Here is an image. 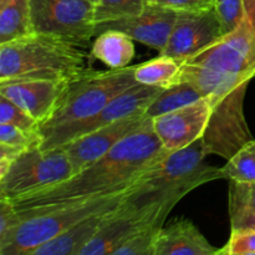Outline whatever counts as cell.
Returning <instances> with one entry per match:
<instances>
[{"mask_svg": "<svg viewBox=\"0 0 255 255\" xmlns=\"http://www.w3.org/2000/svg\"><path fill=\"white\" fill-rule=\"evenodd\" d=\"M223 179L242 183L255 182V139H251L227 159L221 168Z\"/></svg>", "mask_w": 255, "mask_h": 255, "instance_id": "cb8c5ba5", "label": "cell"}, {"mask_svg": "<svg viewBox=\"0 0 255 255\" xmlns=\"http://www.w3.org/2000/svg\"><path fill=\"white\" fill-rule=\"evenodd\" d=\"M224 36L216 10L178 11L171 37L161 55L183 62Z\"/></svg>", "mask_w": 255, "mask_h": 255, "instance_id": "8fae6325", "label": "cell"}, {"mask_svg": "<svg viewBox=\"0 0 255 255\" xmlns=\"http://www.w3.org/2000/svg\"><path fill=\"white\" fill-rule=\"evenodd\" d=\"M87 1L92 2V4H96V2H97V1H99V0H87Z\"/></svg>", "mask_w": 255, "mask_h": 255, "instance_id": "d6a6232c", "label": "cell"}, {"mask_svg": "<svg viewBox=\"0 0 255 255\" xmlns=\"http://www.w3.org/2000/svg\"><path fill=\"white\" fill-rule=\"evenodd\" d=\"M214 248L188 218H174L157 236L154 255H216Z\"/></svg>", "mask_w": 255, "mask_h": 255, "instance_id": "e0dca14e", "label": "cell"}, {"mask_svg": "<svg viewBox=\"0 0 255 255\" xmlns=\"http://www.w3.org/2000/svg\"><path fill=\"white\" fill-rule=\"evenodd\" d=\"M162 90L163 87L148 86V85L136 82L131 87L115 96L96 116L91 117L87 121L70 129L62 139V146L82 134L89 133V132L95 131L100 127H104L112 122L125 119V117L144 115L146 110L148 109L152 101L161 94Z\"/></svg>", "mask_w": 255, "mask_h": 255, "instance_id": "2e32d148", "label": "cell"}, {"mask_svg": "<svg viewBox=\"0 0 255 255\" xmlns=\"http://www.w3.org/2000/svg\"><path fill=\"white\" fill-rule=\"evenodd\" d=\"M217 254L255 255V229H232L228 242Z\"/></svg>", "mask_w": 255, "mask_h": 255, "instance_id": "f546056e", "label": "cell"}, {"mask_svg": "<svg viewBox=\"0 0 255 255\" xmlns=\"http://www.w3.org/2000/svg\"><path fill=\"white\" fill-rule=\"evenodd\" d=\"M212 115L207 96L193 104L152 119L154 133L168 152L178 151L202 138Z\"/></svg>", "mask_w": 255, "mask_h": 255, "instance_id": "7c38bea8", "label": "cell"}, {"mask_svg": "<svg viewBox=\"0 0 255 255\" xmlns=\"http://www.w3.org/2000/svg\"><path fill=\"white\" fill-rule=\"evenodd\" d=\"M146 7V0H99L95 4V22L115 21L139 15Z\"/></svg>", "mask_w": 255, "mask_h": 255, "instance_id": "d4e9b609", "label": "cell"}, {"mask_svg": "<svg viewBox=\"0 0 255 255\" xmlns=\"http://www.w3.org/2000/svg\"><path fill=\"white\" fill-rule=\"evenodd\" d=\"M72 176L74 168L64 147H32L22 152L0 178V197L15 201Z\"/></svg>", "mask_w": 255, "mask_h": 255, "instance_id": "52a82bcc", "label": "cell"}, {"mask_svg": "<svg viewBox=\"0 0 255 255\" xmlns=\"http://www.w3.org/2000/svg\"><path fill=\"white\" fill-rule=\"evenodd\" d=\"M134 67L97 71L89 69L67 84L60 104L40 126L42 149L62 146L65 134L77 125L96 116L115 96L136 84Z\"/></svg>", "mask_w": 255, "mask_h": 255, "instance_id": "277c9868", "label": "cell"}, {"mask_svg": "<svg viewBox=\"0 0 255 255\" xmlns=\"http://www.w3.org/2000/svg\"><path fill=\"white\" fill-rule=\"evenodd\" d=\"M115 208L86 217L64 233L32 251L30 255H80L85 246L92 241L105 222L109 219Z\"/></svg>", "mask_w": 255, "mask_h": 255, "instance_id": "ac0fdd59", "label": "cell"}, {"mask_svg": "<svg viewBox=\"0 0 255 255\" xmlns=\"http://www.w3.org/2000/svg\"><path fill=\"white\" fill-rule=\"evenodd\" d=\"M128 191L129 188L109 196L69 203L16 209L21 222L0 241V255H30L32 251L86 217L117 207L124 202Z\"/></svg>", "mask_w": 255, "mask_h": 255, "instance_id": "5b68a950", "label": "cell"}, {"mask_svg": "<svg viewBox=\"0 0 255 255\" xmlns=\"http://www.w3.org/2000/svg\"><path fill=\"white\" fill-rule=\"evenodd\" d=\"M203 97V95L188 82H177L162 90L161 94L152 101L144 115L149 119L174 111L186 105L193 104Z\"/></svg>", "mask_w": 255, "mask_h": 255, "instance_id": "603a6c76", "label": "cell"}, {"mask_svg": "<svg viewBox=\"0 0 255 255\" xmlns=\"http://www.w3.org/2000/svg\"><path fill=\"white\" fill-rule=\"evenodd\" d=\"M154 133L152 119L125 137L106 154L70 178L11 201L16 209L54 206L127 191L167 154Z\"/></svg>", "mask_w": 255, "mask_h": 255, "instance_id": "6da1fadb", "label": "cell"}, {"mask_svg": "<svg viewBox=\"0 0 255 255\" xmlns=\"http://www.w3.org/2000/svg\"><path fill=\"white\" fill-rule=\"evenodd\" d=\"M164 223L149 224L143 229L129 237L119 249L115 251L114 255H154V244L157 236Z\"/></svg>", "mask_w": 255, "mask_h": 255, "instance_id": "484cf974", "label": "cell"}, {"mask_svg": "<svg viewBox=\"0 0 255 255\" xmlns=\"http://www.w3.org/2000/svg\"><path fill=\"white\" fill-rule=\"evenodd\" d=\"M35 32L87 47L96 36L95 4L87 0H31Z\"/></svg>", "mask_w": 255, "mask_h": 255, "instance_id": "9c48e42d", "label": "cell"}, {"mask_svg": "<svg viewBox=\"0 0 255 255\" xmlns=\"http://www.w3.org/2000/svg\"><path fill=\"white\" fill-rule=\"evenodd\" d=\"M247 89L234 94L209 99L212 115L203 134L204 148L208 156L216 154L229 159L243 144L253 139L244 114Z\"/></svg>", "mask_w": 255, "mask_h": 255, "instance_id": "30bf717a", "label": "cell"}, {"mask_svg": "<svg viewBox=\"0 0 255 255\" xmlns=\"http://www.w3.org/2000/svg\"><path fill=\"white\" fill-rule=\"evenodd\" d=\"M214 10L223 27L224 35L233 31L244 15V0H214Z\"/></svg>", "mask_w": 255, "mask_h": 255, "instance_id": "f1b7e54d", "label": "cell"}, {"mask_svg": "<svg viewBox=\"0 0 255 255\" xmlns=\"http://www.w3.org/2000/svg\"><path fill=\"white\" fill-rule=\"evenodd\" d=\"M177 203V201H149L132 196L129 188L124 202L111 212L109 219L80 255H114L122 243L144 227L157 222L164 223Z\"/></svg>", "mask_w": 255, "mask_h": 255, "instance_id": "ba28073f", "label": "cell"}, {"mask_svg": "<svg viewBox=\"0 0 255 255\" xmlns=\"http://www.w3.org/2000/svg\"><path fill=\"white\" fill-rule=\"evenodd\" d=\"M84 47L54 35L32 32L0 44V81L49 79L71 81L90 66Z\"/></svg>", "mask_w": 255, "mask_h": 255, "instance_id": "3957f363", "label": "cell"}, {"mask_svg": "<svg viewBox=\"0 0 255 255\" xmlns=\"http://www.w3.org/2000/svg\"><path fill=\"white\" fill-rule=\"evenodd\" d=\"M134 40L120 30L110 29L99 34L92 42L91 57L110 69L127 67L134 57Z\"/></svg>", "mask_w": 255, "mask_h": 255, "instance_id": "d6986e66", "label": "cell"}, {"mask_svg": "<svg viewBox=\"0 0 255 255\" xmlns=\"http://www.w3.org/2000/svg\"><path fill=\"white\" fill-rule=\"evenodd\" d=\"M0 124H7L29 132L40 131V124L6 97L0 95Z\"/></svg>", "mask_w": 255, "mask_h": 255, "instance_id": "83f0119b", "label": "cell"}, {"mask_svg": "<svg viewBox=\"0 0 255 255\" xmlns=\"http://www.w3.org/2000/svg\"><path fill=\"white\" fill-rule=\"evenodd\" d=\"M146 4L169 7L176 11H197L214 7V0H146Z\"/></svg>", "mask_w": 255, "mask_h": 255, "instance_id": "1f68e13d", "label": "cell"}, {"mask_svg": "<svg viewBox=\"0 0 255 255\" xmlns=\"http://www.w3.org/2000/svg\"><path fill=\"white\" fill-rule=\"evenodd\" d=\"M253 77L255 0H244V15L238 26L212 46L184 60L177 82H188L203 96L213 99L248 89Z\"/></svg>", "mask_w": 255, "mask_h": 255, "instance_id": "7a4b0ae2", "label": "cell"}, {"mask_svg": "<svg viewBox=\"0 0 255 255\" xmlns=\"http://www.w3.org/2000/svg\"><path fill=\"white\" fill-rule=\"evenodd\" d=\"M69 81L12 79L0 81V95L31 115L41 126L57 109Z\"/></svg>", "mask_w": 255, "mask_h": 255, "instance_id": "5bb4252c", "label": "cell"}, {"mask_svg": "<svg viewBox=\"0 0 255 255\" xmlns=\"http://www.w3.org/2000/svg\"><path fill=\"white\" fill-rule=\"evenodd\" d=\"M19 212L10 199L0 197V241L11 233L20 224Z\"/></svg>", "mask_w": 255, "mask_h": 255, "instance_id": "4dcf8cb0", "label": "cell"}, {"mask_svg": "<svg viewBox=\"0 0 255 255\" xmlns=\"http://www.w3.org/2000/svg\"><path fill=\"white\" fill-rule=\"evenodd\" d=\"M228 213L232 229H255V182L229 181Z\"/></svg>", "mask_w": 255, "mask_h": 255, "instance_id": "44dd1931", "label": "cell"}, {"mask_svg": "<svg viewBox=\"0 0 255 255\" xmlns=\"http://www.w3.org/2000/svg\"><path fill=\"white\" fill-rule=\"evenodd\" d=\"M41 143L42 136L40 131L29 132L11 125L0 124V146L19 156L32 147L41 146Z\"/></svg>", "mask_w": 255, "mask_h": 255, "instance_id": "4316f807", "label": "cell"}, {"mask_svg": "<svg viewBox=\"0 0 255 255\" xmlns=\"http://www.w3.org/2000/svg\"><path fill=\"white\" fill-rule=\"evenodd\" d=\"M32 32L31 0H0V44Z\"/></svg>", "mask_w": 255, "mask_h": 255, "instance_id": "ffe728a7", "label": "cell"}, {"mask_svg": "<svg viewBox=\"0 0 255 255\" xmlns=\"http://www.w3.org/2000/svg\"><path fill=\"white\" fill-rule=\"evenodd\" d=\"M181 61L171 56L159 54V56L156 59L136 65L134 79L138 84L166 89L176 84L179 72H181Z\"/></svg>", "mask_w": 255, "mask_h": 255, "instance_id": "7402d4cb", "label": "cell"}, {"mask_svg": "<svg viewBox=\"0 0 255 255\" xmlns=\"http://www.w3.org/2000/svg\"><path fill=\"white\" fill-rule=\"evenodd\" d=\"M148 120L149 117L146 115L125 117L89 133L82 134L64 144L62 147L69 156L74 168V174L91 164L92 162L101 158L125 137L143 126Z\"/></svg>", "mask_w": 255, "mask_h": 255, "instance_id": "4fadbf2b", "label": "cell"}, {"mask_svg": "<svg viewBox=\"0 0 255 255\" xmlns=\"http://www.w3.org/2000/svg\"><path fill=\"white\" fill-rule=\"evenodd\" d=\"M178 11L159 5L146 4L139 15L96 25V36L102 31L120 30L129 37L158 52L163 51L171 37Z\"/></svg>", "mask_w": 255, "mask_h": 255, "instance_id": "9a60e30c", "label": "cell"}, {"mask_svg": "<svg viewBox=\"0 0 255 255\" xmlns=\"http://www.w3.org/2000/svg\"><path fill=\"white\" fill-rule=\"evenodd\" d=\"M203 138L171 152L144 172L131 187V194L149 201H177L193 189L223 179L221 168L206 163Z\"/></svg>", "mask_w": 255, "mask_h": 255, "instance_id": "8992f818", "label": "cell"}]
</instances>
